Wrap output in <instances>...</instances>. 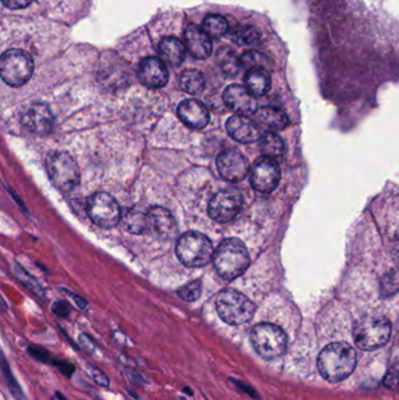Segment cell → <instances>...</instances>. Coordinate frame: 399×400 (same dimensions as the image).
<instances>
[{"mask_svg": "<svg viewBox=\"0 0 399 400\" xmlns=\"http://www.w3.org/2000/svg\"><path fill=\"white\" fill-rule=\"evenodd\" d=\"M253 119L260 126V129L270 130V133L285 129L290 124L287 114L275 107L258 108Z\"/></svg>", "mask_w": 399, "mask_h": 400, "instance_id": "obj_20", "label": "cell"}, {"mask_svg": "<svg viewBox=\"0 0 399 400\" xmlns=\"http://www.w3.org/2000/svg\"><path fill=\"white\" fill-rule=\"evenodd\" d=\"M79 341H80L81 345L84 347V350L89 354H94L95 350H97V345L94 343L93 340L86 334H81L80 337H79Z\"/></svg>", "mask_w": 399, "mask_h": 400, "instance_id": "obj_41", "label": "cell"}, {"mask_svg": "<svg viewBox=\"0 0 399 400\" xmlns=\"http://www.w3.org/2000/svg\"><path fill=\"white\" fill-rule=\"evenodd\" d=\"M87 213L92 222L102 229L115 227L122 220L119 202L106 192H97L88 199Z\"/></svg>", "mask_w": 399, "mask_h": 400, "instance_id": "obj_9", "label": "cell"}, {"mask_svg": "<svg viewBox=\"0 0 399 400\" xmlns=\"http://www.w3.org/2000/svg\"><path fill=\"white\" fill-rule=\"evenodd\" d=\"M34 63L30 54L18 48L4 52L0 60V75L4 82L11 87L26 85L33 75Z\"/></svg>", "mask_w": 399, "mask_h": 400, "instance_id": "obj_7", "label": "cell"}, {"mask_svg": "<svg viewBox=\"0 0 399 400\" xmlns=\"http://www.w3.org/2000/svg\"><path fill=\"white\" fill-rule=\"evenodd\" d=\"M50 365L58 367L61 374H62L63 376H66V377H72L75 370H77V367H75L73 363L65 361V360H60V358H53Z\"/></svg>", "mask_w": 399, "mask_h": 400, "instance_id": "obj_36", "label": "cell"}, {"mask_svg": "<svg viewBox=\"0 0 399 400\" xmlns=\"http://www.w3.org/2000/svg\"><path fill=\"white\" fill-rule=\"evenodd\" d=\"M243 202V195L238 190H222L211 199L209 215L217 222H231L239 213Z\"/></svg>", "mask_w": 399, "mask_h": 400, "instance_id": "obj_10", "label": "cell"}, {"mask_svg": "<svg viewBox=\"0 0 399 400\" xmlns=\"http://www.w3.org/2000/svg\"><path fill=\"white\" fill-rule=\"evenodd\" d=\"M84 370H86L87 376H88L92 381L95 382L97 385L104 387H109V377L104 374V371L99 369V367H95L93 364L87 363L86 365H84Z\"/></svg>", "mask_w": 399, "mask_h": 400, "instance_id": "obj_33", "label": "cell"}, {"mask_svg": "<svg viewBox=\"0 0 399 400\" xmlns=\"http://www.w3.org/2000/svg\"><path fill=\"white\" fill-rule=\"evenodd\" d=\"M280 177L281 173L275 159L263 156L261 158L256 159L253 166L251 184L256 191L270 193L279 185Z\"/></svg>", "mask_w": 399, "mask_h": 400, "instance_id": "obj_11", "label": "cell"}, {"mask_svg": "<svg viewBox=\"0 0 399 400\" xmlns=\"http://www.w3.org/2000/svg\"><path fill=\"white\" fill-rule=\"evenodd\" d=\"M217 168L220 175L229 182L238 183L246 178L250 164L245 156L236 150H226L218 156Z\"/></svg>", "mask_w": 399, "mask_h": 400, "instance_id": "obj_14", "label": "cell"}, {"mask_svg": "<svg viewBox=\"0 0 399 400\" xmlns=\"http://www.w3.org/2000/svg\"><path fill=\"white\" fill-rule=\"evenodd\" d=\"M184 394H189V396H192V391L189 387H184Z\"/></svg>", "mask_w": 399, "mask_h": 400, "instance_id": "obj_44", "label": "cell"}, {"mask_svg": "<svg viewBox=\"0 0 399 400\" xmlns=\"http://www.w3.org/2000/svg\"><path fill=\"white\" fill-rule=\"evenodd\" d=\"M227 133L230 134L236 142L248 143L256 142L261 139L260 126L256 124L254 119H251L247 116L234 115L227 119Z\"/></svg>", "mask_w": 399, "mask_h": 400, "instance_id": "obj_18", "label": "cell"}, {"mask_svg": "<svg viewBox=\"0 0 399 400\" xmlns=\"http://www.w3.org/2000/svg\"><path fill=\"white\" fill-rule=\"evenodd\" d=\"M240 63H241V67L247 70H253V68L267 70V67L270 65V60L260 52L247 50L240 57Z\"/></svg>", "mask_w": 399, "mask_h": 400, "instance_id": "obj_30", "label": "cell"}, {"mask_svg": "<svg viewBox=\"0 0 399 400\" xmlns=\"http://www.w3.org/2000/svg\"><path fill=\"white\" fill-rule=\"evenodd\" d=\"M177 294L182 300L187 302H195L200 298L202 294V282L200 280L189 282L187 285L180 287L177 291Z\"/></svg>", "mask_w": 399, "mask_h": 400, "instance_id": "obj_32", "label": "cell"}, {"mask_svg": "<svg viewBox=\"0 0 399 400\" xmlns=\"http://www.w3.org/2000/svg\"><path fill=\"white\" fill-rule=\"evenodd\" d=\"M229 21L219 14H210L203 21V30L212 39H220L229 32Z\"/></svg>", "mask_w": 399, "mask_h": 400, "instance_id": "obj_26", "label": "cell"}, {"mask_svg": "<svg viewBox=\"0 0 399 400\" xmlns=\"http://www.w3.org/2000/svg\"><path fill=\"white\" fill-rule=\"evenodd\" d=\"M217 313L225 323L241 325L252 320L256 305L240 291L224 289L216 298Z\"/></svg>", "mask_w": 399, "mask_h": 400, "instance_id": "obj_4", "label": "cell"}, {"mask_svg": "<svg viewBox=\"0 0 399 400\" xmlns=\"http://www.w3.org/2000/svg\"><path fill=\"white\" fill-rule=\"evenodd\" d=\"M46 168L50 182L60 191H73L80 184V169L70 153H50L46 159Z\"/></svg>", "mask_w": 399, "mask_h": 400, "instance_id": "obj_8", "label": "cell"}, {"mask_svg": "<svg viewBox=\"0 0 399 400\" xmlns=\"http://www.w3.org/2000/svg\"><path fill=\"white\" fill-rule=\"evenodd\" d=\"M27 352L31 357H33L34 360H37L41 363L50 364L52 360H53L50 357V351L43 349V347H37V345H31V347H27Z\"/></svg>", "mask_w": 399, "mask_h": 400, "instance_id": "obj_35", "label": "cell"}, {"mask_svg": "<svg viewBox=\"0 0 399 400\" xmlns=\"http://www.w3.org/2000/svg\"><path fill=\"white\" fill-rule=\"evenodd\" d=\"M72 298H73L74 301L77 303V307L80 308V309H84L87 307V301L84 298H80V296H77V295L70 294Z\"/></svg>", "mask_w": 399, "mask_h": 400, "instance_id": "obj_42", "label": "cell"}, {"mask_svg": "<svg viewBox=\"0 0 399 400\" xmlns=\"http://www.w3.org/2000/svg\"><path fill=\"white\" fill-rule=\"evenodd\" d=\"M384 385L390 390L399 391V365L390 367L384 377Z\"/></svg>", "mask_w": 399, "mask_h": 400, "instance_id": "obj_34", "label": "cell"}, {"mask_svg": "<svg viewBox=\"0 0 399 400\" xmlns=\"http://www.w3.org/2000/svg\"><path fill=\"white\" fill-rule=\"evenodd\" d=\"M250 338L256 354L266 361H273L286 352V333L275 324H256L251 331Z\"/></svg>", "mask_w": 399, "mask_h": 400, "instance_id": "obj_6", "label": "cell"}, {"mask_svg": "<svg viewBox=\"0 0 399 400\" xmlns=\"http://www.w3.org/2000/svg\"><path fill=\"white\" fill-rule=\"evenodd\" d=\"M354 341L361 350L373 351L390 340L391 323L383 315H366L354 327Z\"/></svg>", "mask_w": 399, "mask_h": 400, "instance_id": "obj_3", "label": "cell"}, {"mask_svg": "<svg viewBox=\"0 0 399 400\" xmlns=\"http://www.w3.org/2000/svg\"><path fill=\"white\" fill-rule=\"evenodd\" d=\"M180 121L193 129H203L210 122V114L207 106L198 99H184L177 109Z\"/></svg>", "mask_w": 399, "mask_h": 400, "instance_id": "obj_17", "label": "cell"}, {"mask_svg": "<svg viewBox=\"0 0 399 400\" xmlns=\"http://www.w3.org/2000/svg\"><path fill=\"white\" fill-rule=\"evenodd\" d=\"M230 39L238 46L253 47L260 45L263 38L256 27L240 25L231 30Z\"/></svg>", "mask_w": 399, "mask_h": 400, "instance_id": "obj_23", "label": "cell"}, {"mask_svg": "<svg viewBox=\"0 0 399 400\" xmlns=\"http://www.w3.org/2000/svg\"><path fill=\"white\" fill-rule=\"evenodd\" d=\"M21 121L23 126L34 135H47L54 126L53 113L45 103H31L25 107L21 115Z\"/></svg>", "mask_w": 399, "mask_h": 400, "instance_id": "obj_12", "label": "cell"}, {"mask_svg": "<svg viewBox=\"0 0 399 400\" xmlns=\"http://www.w3.org/2000/svg\"><path fill=\"white\" fill-rule=\"evenodd\" d=\"M260 149L265 157L280 158L285 153V143L276 134L267 133L260 139Z\"/></svg>", "mask_w": 399, "mask_h": 400, "instance_id": "obj_25", "label": "cell"}, {"mask_svg": "<svg viewBox=\"0 0 399 400\" xmlns=\"http://www.w3.org/2000/svg\"><path fill=\"white\" fill-rule=\"evenodd\" d=\"M176 254L187 267H203L213 260L214 249L207 235L200 232L190 231L178 239Z\"/></svg>", "mask_w": 399, "mask_h": 400, "instance_id": "obj_5", "label": "cell"}, {"mask_svg": "<svg viewBox=\"0 0 399 400\" xmlns=\"http://www.w3.org/2000/svg\"><path fill=\"white\" fill-rule=\"evenodd\" d=\"M220 67L223 70L224 73L231 77H236L243 67L240 63V58L236 57V53H233L230 50H222L218 54Z\"/></svg>", "mask_w": 399, "mask_h": 400, "instance_id": "obj_29", "label": "cell"}, {"mask_svg": "<svg viewBox=\"0 0 399 400\" xmlns=\"http://www.w3.org/2000/svg\"><path fill=\"white\" fill-rule=\"evenodd\" d=\"M399 291V271H391L384 275L381 281V294L382 296H393Z\"/></svg>", "mask_w": 399, "mask_h": 400, "instance_id": "obj_31", "label": "cell"}, {"mask_svg": "<svg viewBox=\"0 0 399 400\" xmlns=\"http://www.w3.org/2000/svg\"><path fill=\"white\" fill-rule=\"evenodd\" d=\"M178 82L184 92L192 94V95L202 93L205 88L203 74L196 70H184L183 73L180 75Z\"/></svg>", "mask_w": 399, "mask_h": 400, "instance_id": "obj_24", "label": "cell"}, {"mask_svg": "<svg viewBox=\"0 0 399 400\" xmlns=\"http://www.w3.org/2000/svg\"><path fill=\"white\" fill-rule=\"evenodd\" d=\"M245 85L253 95L263 96L270 92L272 80L268 70L265 68H253L247 70Z\"/></svg>", "mask_w": 399, "mask_h": 400, "instance_id": "obj_22", "label": "cell"}, {"mask_svg": "<svg viewBox=\"0 0 399 400\" xmlns=\"http://www.w3.org/2000/svg\"><path fill=\"white\" fill-rule=\"evenodd\" d=\"M187 47L184 46L180 40L175 37H167L160 40L158 45L160 59L165 65L171 67H178L183 63L187 55Z\"/></svg>", "mask_w": 399, "mask_h": 400, "instance_id": "obj_21", "label": "cell"}, {"mask_svg": "<svg viewBox=\"0 0 399 400\" xmlns=\"http://www.w3.org/2000/svg\"><path fill=\"white\" fill-rule=\"evenodd\" d=\"M1 371H3L4 378L6 382L7 387L10 390V394L14 400H28L23 394V389L18 383L17 378L14 377L13 372L11 370L10 364L6 361V357L1 355Z\"/></svg>", "mask_w": 399, "mask_h": 400, "instance_id": "obj_28", "label": "cell"}, {"mask_svg": "<svg viewBox=\"0 0 399 400\" xmlns=\"http://www.w3.org/2000/svg\"><path fill=\"white\" fill-rule=\"evenodd\" d=\"M124 374L128 381L131 382L133 384H136V385H146L148 383L143 374H140L138 371L133 370V369H130V367H126L124 370Z\"/></svg>", "mask_w": 399, "mask_h": 400, "instance_id": "obj_37", "label": "cell"}, {"mask_svg": "<svg viewBox=\"0 0 399 400\" xmlns=\"http://www.w3.org/2000/svg\"><path fill=\"white\" fill-rule=\"evenodd\" d=\"M356 364V351L346 342L327 345L317 360L319 374L330 383H339L346 379L353 374Z\"/></svg>", "mask_w": 399, "mask_h": 400, "instance_id": "obj_1", "label": "cell"}, {"mask_svg": "<svg viewBox=\"0 0 399 400\" xmlns=\"http://www.w3.org/2000/svg\"><path fill=\"white\" fill-rule=\"evenodd\" d=\"M50 400H68V399H67V398L65 397V396H63V394H61V392H55V394H53V397L50 398Z\"/></svg>", "mask_w": 399, "mask_h": 400, "instance_id": "obj_43", "label": "cell"}, {"mask_svg": "<svg viewBox=\"0 0 399 400\" xmlns=\"http://www.w3.org/2000/svg\"><path fill=\"white\" fill-rule=\"evenodd\" d=\"M250 254L239 239H225L214 251L213 265L225 280H234L246 271L250 266Z\"/></svg>", "mask_w": 399, "mask_h": 400, "instance_id": "obj_2", "label": "cell"}, {"mask_svg": "<svg viewBox=\"0 0 399 400\" xmlns=\"http://www.w3.org/2000/svg\"><path fill=\"white\" fill-rule=\"evenodd\" d=\"M230 381L232 382L233 385H236L240 391H243L244 394H248L250 397L256 398V399H259V394H258V392H256L252 387H250V385H247V384L244 383V382L238 381V379H234V378H230Z\"/></svg>", "mask_w": 399, "mask_h": 400, "instance_id": "obj_39", "label": "cell"}, {"mask_svg": "<svg viewBox=\"0 0 399 400\" xmlns=\"http://www.w3.org/2000/svg\"><path fill=\"white\" fill-rule=\"evenodd\" d=\"M224 102L230 109L234 110L238 115H254L258 110L256 96L240 85H231L223 94Z\"/></svg>", "mask_w": 399, "mask_h": 400, "instance_id": "obj_16", "label": "cell"}, {"mask_svg": "<svg viewBox=\"0 0 399 400\" xmlns=\"http://www.w3.org/2000/svg\"><path fill=\"white\" fill-rule=\"evenodd\" d=\"M33 0H1L4 6L10 10H21L31 5Z\"/></svg>", "mask_w": 399, "mask_h": 400, "instance_id": "obj_40", "label": "cell"}, {"mask_svg": "<svg viewBox=\"0 0 399 400\" xmlns=\"http://www.w3.org/2000/svg\"><path fill=\"white\" fill-rule=\"evenodd\" d=\"M185 47L195 59H207L212 54V41L203 27L189 25L184 33Z\"/></svg>", "mask_w": 399, "mask_h": 400, "instance_id": "obj_19", "label": "cell"}, {"mask_svg": "<svg viewBox=\"0 0 399 400\" xmlns=\"http://www.w3.org/2000/svg\"><path fill=\"white\" fill-rule=\"evenodd\" d=\"M52 311L54 314L59 316L61 318H66L70 316V307L67 302L65 301H58L54 303L53 307H52Z\"/></svg>", "mask_w": 399, "mask_h": 400, "instance_id": "obj_38", "label": "cell"}, {"mask_svg": "<svg viewBox=\"0 0 399 400\" xmlns=\"http://www.w3.org/2000/svg\"><path fill=\"white\" fill-rule=\"evenodd\" d=\"M146 233L153 235V238L168 242L175 238L177 234L176 220L173 215L164 207H151L147 212V227Z\"/></svg>", "mask_w": 399, "mask_h": 400, "instance_id": "obj_13", "label": "cell"}, {"mask_svg": "<svg viewBox=\"0 0 399 400\" xmlns=\"http://www.w3.org/2000/svg\"><path fill=\"white\" fill-rule=\"evenodd\" d=\"M126 231L133 234H144L147 227V213L138 210H129L122 218Z\"/></svg>", "mask_w": 399, "mask_h": 400, "instance_id": "obj_27", "label": "cell"}, {"mask_svg": "<svg viewBox=\"0 0 399 400\" xmlns=\"http://www.w3.org/2000/svg\"><path fill=\"white\" fill-rule=\"evenodd\" d=\"M137 77L144 86L157 90L167 86L169 72L167 65L162 60L158 58H146L138 65Z\"/></svg>", "mask_w": 399, "mask_h": 400, "instance_id": "obj_15", "label": "cell"}]
</instances>
